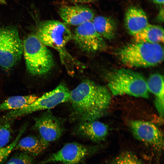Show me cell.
<instances>
[{"mask_svg": "<svg viewBox=\"0 0 164 164\" xmlns=\"http://www.w3.org/2000/svg\"><path fill=\"white\" fill-rule=\"evenodd\" d=\"M111 98L106 87L84 80L70 91L72 115L80 122L97 120L107 112Z\"/></svg>", "mask_w": 164, "mask_h": 164, "instance_id": "6da1fadb", "label": "cell"}, {"mask_svg": "<svg viewBox=\"0 0 164 164\" xmlns=\"http://www.w3.org/2000/svg\"><path fill=\"white\" fill-rule=\"evenodd\" d=\"M117 54L123 64L131 67L155 66L164 60L163 48L159 43L129 44L118 50Z\"/></svg>", "mask_w": 164, "mask_h": 164, "instance_id": "7a4b0ae2", "label": "cell"}, {"mask_svg": "<svg viewBox=\"0 0 164 164\" xmlns=\"http://www.w3.org/2000/svg\"><path fill=\"white\" fill-rule=\"evenodd\" d=\"M108 85L111 94L114 96L149 97L147 80L141 74L132 70L121 68L111 72L108 77Z\"/></svg>", "mask_w": 164, "mask_h": 164, "instance_id": "3957f363", "label": "cell"}, {"mask_svg": "<svg viewBox=\"0 0 164 164\" xmlns=\"http://www.w3.org/2000/svg\"><path fill=\"white\" fill-rule=\"evenodd\" d=\"M23 43V54L26 70L30 74L43 76L52 69L55 64L53 55L35 35L28 36Z\"/></svg>", "mask_w": 164, "mask_h": 164, "instance_id": "277c9868", "label": "cell"}, {"mask_svg": "<svg viewBox=\"0 0 164 164\" xmlns=\"http://www.w3.org/2000/svg\"><path fill=\"white\" fill-rule=\"evenodd\" d=\"M73 34L65 22L49 20L39 23L35 35L44 45L56 50L64 63L66 58H72L65 47L67 43L73 40Z\"/></svg>", "mask_w": 164, "mask_h": 164, "instance_id": "5b68a950", "label": "cell"}, {"mask_svg": "<svg viewBox=\"0 0 164 164\" xmlns=\"http://www.w3.org/2000/svg\"><path fill=\"white\" fill-rule=\"evenodd\" d=\"M70 91L64 83L55 89L46 93L29 106L10 111L2 116L5 120L13 119L36 111L49 110L61 103L69 101Z\"/></svg>", "mask_w": 164, "mask_h": 164, "instance_id": "8992f818", "label": "cell"}, {"mask_svg": "<svg viewBox=\"0 0 164 164\" xmlns=\"http://www.w3.org/2000/svg\"><path fill=\"white\" fill-rule=\"evenodd\" d=\"M23 53V43L17 29L13 26L0 28V66L8 70L20 60Z\"/></svg>", "mask_w": 164, "mask_h": 164, "instance_id": "52a82bcc", "label": "cell"}, {"mask_svg": "<svg viewBox=\"0 0 164 164\" xmlns=\"http://www.w3.org/2000/svg\"><path fill=\"white\" fill-rule=\"evenodd\" d=\"M101 146H89L77 142L67 143L57 152L53 153L37 164L60 162L63 164H77L100 149Z\"/></svg>", "mask_w": 164, "mask_h": 164, "instance_id": "ba28073f", "label": "cell"}, {"mask_svg": "<svg viewBox=\"0 0 164 164\" xmlns=\"http://www.w3.org/2000/svg\"><path fill=\"white\" fill-rule=\"evenodd\" d=\"M129 128L137 140L151 147L158 153L164 149L163 133L158 126L150 121L138 120H130Z\"/></svg>", "mask_w": 164, "mask_h": 164, "instance_id": "9c48e42d", "label": "cell"}, {"mask_svg": "<svg viewBox=\"0 0 164 164\" xmlns=\"http://www.w3.org/2000/svg\"><path fill=\"white\" fill-rule=\"evenodd\" d=\"M73 34V40L83 52L94 53L105 47L104 39L96 31L92 21L77 26Z\"/></svg>", "mask_w": 164, "mask_h": 164, "instance_id": "30bf717a", "label": "cell"}, {"mask_svg": "<svg viewBox=\"0 0 164 164\" xmlns=\"http://www.w3.org/2000/svg\"><path fill=\"white\" fill-rule=\"evenodd\" d=\"M34 128L39 135L41 140L48 146L59 139L64 132L63 121L47 111L34 119Z\"/></svg>", "mask_w": 164, "mask_h": 164, "instance_id": "8fae6325", "label": "cell"}, {"mask_svg": "<svg viewBox=\"0 0 164 164\" xmlns=\"http://www.w3.org/2000/svg\"><path fill=\"white\" fill-rule=\"evenodd\" d=\"M58 12L64 22L77 26L87 22L92 21L95 17L93 10L79 5L62 6L59 8Z\"/></svg>", "mask_w": 164, "mask_h": 164, "instance_id": "7c38bea8", "label": "cell"}, {"mask_svg": "<svg viewBox=\"0 0 164 164\" xmlns=\"http://www.w3.org/2000/svg\"><path fill=\"white\" fill-rule=\"evenodd\" d=\"M97 120L80 122L75 129L76 133L95 142L104 140L108 133V126Z\"/></svg>", "mask_w": 164, "mask_h": 164, "instance_id": "4fadbf2b", "label": "cell"}, {"mask_svg": "<svg viewBox=\"0 0 164 164\" xmlns=\"http://www.w3.org/2000/svg\"><path fill=\"white\" fill-rule=\"evenodd\" d=\"M125 24L128 32L133 36L149 24L145 12L140 8L136 6H131L127 10L125 15Z\"/></svg>", "mask_w": 164, "mask_h": 164, "instance_id": "5bb4252c", "label": "cell"}, {"mask_svg": "<svg viewBox=\"0 0 164 164\" xmlns=\"http://www.w3.org/2000/svg\"><path fill=\"white\" fill-rule=\"evenodd\" d=\"M149 92L155 96V105L159 118L164 116V77L162 75L155 73L150 75L147 80Z\"/></svg>", "mask_w": 164, "mask_h": 164, "instance_id": "9a60e30c", "label": "cell"}, {"mask_svg": "<svg viewBox=\"0 0 164 164\" xmlns=\"http://www.w3.org/2000/svg\"><path fill=\"white\" fill-rule=\"evenodd\" d=\"M133 36L136 43H159L164 42V30L161 26L149 24Z\"/></svg>", "mask_w": 164, "mask_h": 164, "instance_id": "2e32d148", "label": "cell"}, {"mask_svg": "<svg viewBox=\"0 0 164 164\" xmlns=\"http://www.w3.org/2000/svg\"><path fill=\"white\" fill-rule=\"evenodd\" d=\"M48 146L39 138L30 135L19 140L15 149L33 156L40 154Z\"/></svg>", "mask_w": 164, "mask_h": 164, "instance_id": "e0dca14e", "label": "cell"}, {"mask_svg": "<svg viewBox=\"0 0 164 164\" xmlns=\"http://www.w3.org/2000/svg\"><path fill=\"white\" fill-rule=\"evenodd\" d=\"M92 22L96 31L103 39L111 40L114 37L117 26L112 19L99 15L95 16Z\"/></svg>", "mask_w": 164, "mask_h": 164, "instance_id": "ac0fdd59", "label": "cell"}, {"mask_svg": "<svg viewBox=\"0 0 164 164\" xmlns=\"http://www.w3.org/2000/svg\"><path fill=\"white\" fill-rule=\"evenodd\" d=\"M38 97L34 94L10 97L0 103V111L15 110L26 107L34 102Z\"/></svg>", "mask_w": 164, "mask_h": 164, "instance_id": "d6986e66", "label": "cell"}, {"mask_svg": "<svg viewBox=\"0 0 164 164\" xmlns=\"http://www.w3.org/2000/svg\"><path fill=\"white\" fill-rule=\"evenodd\" d=\"M14 120L10 119L0 121V148L7 145L10 141Z\"/></svg>", "mask_w": 164, "mask_h": 164, "instance_id": "ffe728a7", "label": "cell"}, {"mask_svg": "<svg viewBox=\"0 0 164 164\" xmlns=\"http://www.w3.org/2000/svg\"><path fill=\"white\" fill-rule=\"evenodd\" d=\"M110 164H143L135 154L130 151L123 152L115 158Z\"/></svg>", "mask_w": 164, "mask_h": 164, "instance_id": "44dd1931", "label": "cell"}, {"mask_svg": "<svg viewBox=\"0 0 164 164\" xmlns=\"http://www.w3.org/2000/svg\"><path fill=\"white\" fill-rule=\"evenodd\" d=\"M26 124L22 125L20 129L16 138L10 144L0 148V163L5 160L15 149L20 137L24 132L26 128Z\"/></svg>", "mask_w": 164, "mask_h": 164, "instance_id": "7402d4cb", "label": "cell"}, {"mask_svg": "<svg viewBox=\"0 0 164 164\" xmlns=\"http://www.w3.org/2000/svg\"><path fill=\"white\" fill-rule=\"evenodd\" d=\"M4 164H35L32 155L22 152L14 155Z\"/></svg>", "mask_w": 164, "mask_h": 164, "instance_id": "603a6c76", "label": "cell"}, {"mask_svg": "<svg viewBox=\"0 0 164 164\" xmlns=\"http://www.w3.org/2000/svg\"><path fill=\"white\" fill-rule=\"evenodd\" d=\"M72 3L76 5H81L82 4L89 3L94 2L95 0H70Z\"/></svg>", "mask_w": 164, "mask_h": 164, "instance_id": "cb8c5ba5", "label": "cell"}, {"mask_svg": "<svg viewBox=\"0 0 164 164\" xmlns=\"http://www.w3.org/2000/svg\"><path fill=\"white\" fill-rule=\"evenodd\" d=\"M163 8H161L159 10V14L158 15L157 19L161 22L163 21L164 15Z\"/></svg>", "mask_w": 164, "mask_h": 164, "instance_id": "d4e9b609", "label": "cell"}, {"mask_svg": "<svg viewBox=\"0 0 164 164\" xmlns=\"http://www.w3.org/2000/svg\"><path fill=\"white\" fill-rule=\"evenodd\" d=\"M152 1L154 3L159 5H163L164 0H152Z\"/></svg>", "mask_w": 164, "mask_h": 164, "instance_id": "484cf974", "label": "cell"}, {"mask_svg": "<svg viewBox=\"0 0 164 164\" xmlns=\"http://www.w3.org/2000/svg\"><path fill=\"white\" fill-rule=\"evenodd\" d=\"M0 3L2 4L5 5L6 4L5 0H0Z\"/></svg>", "mask_w": 164, "mask_h": 164, "instance_id": "4316f807", "label": "cell"}, {"mask_svg": "<svg viewBox=\"0 0 164 164\" xmlns=\"http://www.w3.org/2000/svg\"></svg>", "mask_w": 164, "mask_h": 164, "instance_id": "83f0119b", "label": "cell"}]
</instances>
